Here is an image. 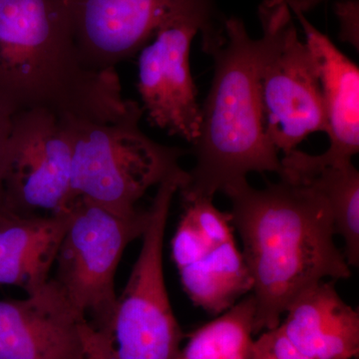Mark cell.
<instances>
[{
	"label": "cell",
	"instance_id": "cell-2",
	"mask_svg": "<svg viewBox=\"0 0 359 359\" xmlns=\"http://www.w3.org/2000/svg\"><path fill=\"white\" fill-rule=\"evenodd\" d=\"M0 98L15 113L90 122L116 119L130 102L116 69L82 62L60 0H0Z\"/></svg>",
	"mask_w": 359,
	"mask_h": 359
},
{
	"label": "cell",
	"instance_id": "cell-21",
	"mask_svg": "<svg viewBox=\"0 0 359 359\" xmlns=\"http://www.w3.org/2000/svg\"><path fill=\"white\" fill-rule=\"evenodd\" d=\"M85 359H109L103 334L86 321L83 325Z\"/></svg>",
	"mask_w": 359,
	"mask_h": 359
},
{
	"label": "cell",
	"instance_id": "cell-9",
	"mask_svg": "<svg viewBox=\"0 0 359 359\" xmlns=\"http://www.w3.org/2000/svg\"><path fill=\"white\" fill-rule=\"evenodd\" d=\"M72 139L65 120L45 110L14 113L2 208L20 216L57 214L69 202Z\"/></svg>",
	"mask_w": 359,
	"mask_h": 359
},
{
	"label": "cell",
	"instance_id": "cell-17",
	"mask_svg": "<svg viewBox=\"0 0 359 359\" xmlns=\"http://www.w3.org/2000/svg\"><path fill=\"white\" fill-rule=\"evenodd\" d=\"M287 179L309 184L327 199L335 233H339L346 244L347 264L358 266L359 173L353 161L323 168L309 176Z\"/></svg>",
	"mask_w": 359,
	"mask_h": 359
},
{
	"label": "cell",
	"instance_id": "cell-8",
	"mask_svg": "<svg viewBox=\"0 0 359 359\" xmlns=\"http://www.w3.org/2000/svg\"><path fill=\"white\" fill-rule=\"evenodd\" d=\"M66 208L70 222L56 257L53 280L73 308L101 330L109 320L117 297L118 264L127 245L143 236L149 210L119 216L80 199Z\"/></svg>",
	"mask_w": 359,
	"mask_h": 359
},
{
	"label": "cell",
	"instance_id": "cell-12",
	"mask_svg": "<svg viewBox=\"0 0 359 359\" xmlns=\"http://www.w3.org/2000/svg\"><path fill=\"white\" fill-rule=\"evenodd\" d=\"M85 321L53 278L25 299L0 301V359H85Z\"/></svg>",
	"mask_w": 359,
	"mask_h": 359
},
{
	"label": "cell",
	"instance_id": "cell-18",
	"mask_svg": "<svg viewBox=\"0 0 359 359\" xmlns=\"http://www.w3.org/2000/svg\"><path fill=\"white\" fill-rule=\"evenodd\" d=\"M250 359H309L299 353L280 327L263 332L254 340Z\"/></svg>",
	"mask_w": 359,
	"mask_h": 359
},
{
	"label": "cell",
	"instance_id": "cell-1",
	"mask_svg": "<svg viewBox=\"0 0 359 359\" xmlns=\"http://www.w3.org/2000/svg\"><path fill=\"white\" fill-rule=\"evenodd\" d=\"M224 194L252 278L255 334L278 327L290 302L309 285L351 278L334 244L330 205L313 187L280 177L259 190L247 180Z\"/></svg>",
	"mask_w": 359,
	"mask_h": 359
},
{
	"label": "cell",
	"instance_id": "cell-3",
	"mask_svg": "<svg viewBox=\"0 0 359 359\" xmlns=\"http://www.w3.org/2000/svg\"><path fill=\"white\" fill-rule=\"evenodd\" d=\"M224 40L214 60L211 88L201 107L200 134L192 144L195 166L182 196L214 198L247 181L252 172L280 175L278 151L264 133L256 77V39L244 21L224 18Z\"/></svg>",
	"mask_w": 359,
	"mask_h": 359
},
{
	"label": "cell",
	"instance_id": "cell-19",
	"mask_svg": "<svg viewBox=\"0 0 359 359\" xmlns=\"http://www.w3.org/2000/svg\"><path fill=\"white\" fill-rule=\"evenodd\" d=\"M334 13L339 22V39L341 41L359 48V1L341 0L334 6Z\"/></svg>",
	"mask_w": 359,
	"mask_h": 359
},
{
	"label": "cell",
	"instance_id": "cell-23",
	"mask_svg": "<svg viewBox=\"0 0 359 359\" xmlns=\"http://www.w3.org/2000/svg\"><path fill=\"white\" fill-rule=\"evenodd\" d=\"M177 359H184V358H182L181 356L179 355V358Z\"/></svg>",
	"mask_w": 359,
	"mask_h": 359
},
{
	"label": "cell",
	"instance_id": "cell-14",
	"mask_svg": "<svg viewBox=\"0 0 359 359\" xmlns=\"http://www.w3.org/2000/svg\"><path fill=\"white\" fill-rule=\"evenodd\" d=\"M69 222L68 208L46 216L0 209V285H16L27 294L43 287Z\"/></svg>",
	"mask_w": 359,
	"mask_h": 359
},
{
	"label": "cell",
	"instance_id": "cell-13",
	"mask_svg": "<svg viewBox=\"0 0 359 359\" xmlns=\"http://www.w3.org/2000/svg\"><path fill=\"white\" fill-rule=\"evenodd\" d=\"M280 330L309 359H353L359 353V313L337 294L334 280H320L290 302Z\"/></svg>",
	"mask_w": 359,
	"mask_h": 359
},
{
	"label": "cell",
	"instance_id": "cell-15",
	"mask_svg": "<svg viewBox=\"0 0 359 359\" xmlns=\"http://www.w3.org/2000/svg\"><path fill=\"white\" fill-rule=\"evenodd\" d=\"M189 299L207 313L221 314L252 290V278L235 238L211 245L179 269Z\"/></svg>",
	"mask_w": 359,
	"mask_h": 359
},
{
	"label": "cell",
	"instance_id": "cell-4",
	"mask_svg": "<svg viewBox=\"0 0 359 359\" xmlns=\"http://www.w3.org/2000/svg\"><path fill=\"white\" fill-rule=\"evenodd\" d=\"M142 116L140 105L130 100L111 121L65 120L72 139L68 205L80 199L132 216L149 189L183 171L179 161L186 150L149 138L140 127Z\"/></svg>",
	"mask_w": 359,
	"mask_h": 359
},
{
	"label": "cell",
	"instance_id": "cell-16",
	"mask_svg": "<svg viewBox=\"0 0 359 359\" xmlns=\"http://www.w3.org/2000/svg\"><path fill=\"white\" fill-rule=\"evenodd\" d=\"M256 299H240L216 320L194 332L180 356L184 359H250Z\"/></svg>",
	"mask_w": 359,
	"mask_h": 359
},
{
	"label": "cell",
	"instance_id": "cell-22",
	"mask_svg": "<svg viewBox=\"0 0 359 359\" xmlns=\"http://www.w3.org/2000/svg\"><path fill=\"white\" fill-rule=\"evenodd\" d=\"M285 1L287 2L289 7H294L302 13H306L309 11H313L316 6L327 0H285Z\"/></svg>",
	"mask_w": 359,
	"mask_h": 359
},
{
	"label": "cell",
	"instance_id": "cell-5",
	"mask_svg": "<svg viewBox=\"0 0 359 359\" xmlns=\"http://www.w3.org/2000/svg\"><path fill=\"white\" fill-rule=\"evenodd\" d=\"M263 34L256 39V77L266 136L283 155L309 135L327 131L318 67L302 41L285 0L259 6Z\"/></svg>",
	"mask_w": 359,
	"mask_h": 359
},
{
	"label": "cell",
	"instance_id": "cell-7",
	"mask_svg": "<svg viewBox=\"0 0 359 359\" xmlns=\"http://www.w3.org/2000/svg\"><path fill=\"white\" fill-rule=\"evenodd\" d=\"M82 62L96 72L141 51L163 26L183 20L205 27L203 51L223 43L224 16L217 0H60Z\"/></svg>",
	"mask_w": 359,
	"mask_h": 359
},
{
	"label": "cell",
	"instance_id": "cell-20",
	"mask_svg": "<svg viewBox=\"0 0 359 359\" xmlns=\"http://www.w3.org/2000/svg\"><path fill=\"white\" fill-rule=\"evenodd\" d=\"M14 111L11 106L0 98V209L2 208V184H4V167L7 149L13 131Z\"/></svg>",
	"mask_w": 359,
	"mask_h": 359
},
{
	"label": "cell",
	"instance_id": "cell-11",
	"mask_svg": "<svg viewBox=\"0 0 359 359\" xmlns=\"http://www.w3.org/2000/svg\"><path fill=\"white\" fill-rule=\"evenodd\" d=\"M301 23L306 44L320 75L330 147L320 155L294 150L280 159L283 176L309 175L328 166L351 161L359 151V69L327 35L308 20L304 13L290 7Z\"/></svg>",
	"mask_w": 359,
	"mask_h": 359
},
{
	"label": "cell",
	"instance_id": "cell-6",
	"mask_svg": "<svg viewBox=\"0 0 359 359\" xmlns=\"http://www.w3.org/2000/svg\"><path fill=\"white\" fill-rule=\"evenodd\" d=\"M187 178L183 170L158 186L138 259L109 320L98 330L109 359H177L181 353L184 335L167 292L163 248L172 201Z\"/></svg>",
	"mask_w": 359,
	"mask_h": 359
},
{
	"label": "cell",
	"instance_id": "cell-10",
	"mask_svg": "<svg viewBox=\"0 0 359 359\" xmlns=\"http://www.w3.org/2000/svg\"><path fill=\"white\" fill-rule=\"evenodd\" d=\"M204 25L195 20L175 21L158 30L141 49L138 91L142 110L152 126L193 144L200 134L201 106L191 72L192 42Z\"/></svg>",
	"mask_w": 359,
	"mask_h": 359
}]
</instances>
